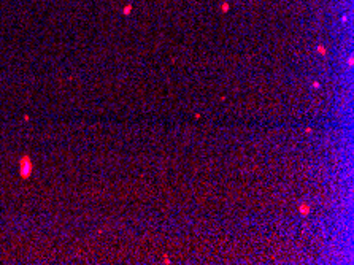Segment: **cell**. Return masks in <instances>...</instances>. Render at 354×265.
<instances>
[{"label":"cell","instance_id":"cell-1","mask_svg":"<svg viewBox=\"0 0 354 265\" xmlns=\"http://www.w3.org/2000/svg\"><path fill=\"white\" fill-rule=\"evenodd\" d=\"M32 172H34V162H32V159L29 156H23L19 159V175H21V178H30V175Z\"/></svg>","mask_w":354,"mask_h":265},{"label":"cell","instance_id":"cell-2","mask_svg":"<svg viewBox=\"0 0 354 265\" xmlns=\"http://www.w3.org/2000/svg\"><path fill=\"white\" fill-rule=\"evenodd\" d=\"M298 209H300V214H303V216L310 213V206H308V205H302V206L298 208Z\"/></svg>","mask_w":354,"mask_h":265},{"label":"cell","instance_id":"cell-3","mask_svg":"<svg viewBox=\"0 0 354 265\" xmlns=\"http://www.w3.org/2000/svg\"><path fill=\"white\" fill-rule=\"evenodd\" d=\"M318 51L321 53V54H325V49L322 48V46H318Z\"/></svg>","mask_w":354,"mask_h":265},{"label":"cell","instance_id":"cell-4","mask_svg":"<svg viewBox=\"0 0 354 265\" xmlns=\"http://www.w3.org/2000/svg\"><path fill=\"white\" fill-rule=\"evenodd\" d=\"M227 8H229V5L224 3V5H222V11H227Z\"/></svg>","mask_w":354,"mask_h":265},{"label":"cell","instance_id":"cell-5","mask_svg":"<svg viewBox=\"0 0 354 265\" xmlns=\"http://www.w3.org/2000/svg\"><path fill=\"white\" fill-rule=\"evenodd\" d=\"M130 8H132V7H126V10H124V13H126V14H127V13H130Z\"/></svg>","mask_w":354,"mask_h":265}]
</instances>
